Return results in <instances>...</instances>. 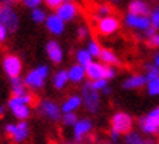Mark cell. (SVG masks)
<instances>
[{"label":"cell","instance_id":"obj_1","mask_svg":"<svg viewBox=\"0 0 159 144\" xmlns=\"http://www.w3.org/2000/svg\"><path fill=\"white\" fill-rule=\"evenodd\" d=\"M50 68L48 66H38L37 68L31 70V72L25 76V85L28 86V89H34V90H38V89H43L44 85H45V79L48 77Z\"/></svg>","mask_w":159,"mask_h":144},{"label":"cell","instance_id":"obj_2","mask_svg":"<svg viewBox=\"0 0 159 144\" xmlns=\"http://www.w3.org/2000/svg\"><path fill=\"white\" fill-rule=\"evenodd\" d=\"M82 102L86 111H89L91 114H97L99 106H101V96H99V90L93 89L91 86V83L88 82L82 86Z\"/></svg>","mask_w":159,"mask_h":144},{"label":"cell","instance_id":"obj_3","mask_svg":"<svg viewBox=\"0 0 159 144\" xmlns=\"http://www.w3.org/2000/svg\"><path fill=\"white\" fill-rule=\"evenodd\" d=\"M85 68H86V77H89V80H97V79H107V80H110L112 77H116L114 67L108 66V64H105L102 61L101 63L92 61Z\"/></svg>","mask_w":159,"mask_h":144},{"label":"cell","instance_id":"obj_4","mask_svg":"<svg viewBox=\"0 0 159 144\" xmlns=\"http://www.w3.org/2000/svg\"><path fill=\"white\" fill-rule=\"evenodd\" d=\"M139 127L145 134H149V135L159 134V106L153 108L148 115L140 118Z\"/></svg>","mask_w":159,"mask_h":144},{"label":"cell","instance_id":"obj_5","mask_svg":"<svg viewBox=\"0 0 159 144\" xmlns=\"http://www.w3.org/2000/svg\"><path fill=\"white\" fill-rule=\"evenodd\" d=\"M133 128V118L127 112H116L111 118V130L120 134H127Z\"/></svg>","mask_w":159,"mask_h":144},{"label":"cell","instance_id":"obj_6","mask_svg":"<svg viewBox=\"0 0 159 144\" xmlns=\"http://www.w3.org/2000/svg\"><path fill=\"white\" fill-rule=\"evenodd\" d=\"M6 134L9 135L13 143H24L29 135V127L25 121H19L18 124H7L5 127Z\"/></svg>","mask_w":159,"mask_h":144},{"label":"cell","instance_id":"obj_7","mask_svg":"<svg viewBox=\"0 0 159 144\" xmlns=\"http://www.w3.org/2000/svg\"><path fill=\"white\" fill-rule=\"evenodd\" d=\"M120 19L114 16V15H108V16H104V18H99L97 22V28L98 32L101 35H112L116 34L117 31L120 29Z\"/></svg>","mask_w":159,"mask_h":144},{"label":"cell","instance_id":"obj_8","mask_svg":"<svg viewBox=\"0 0 159 144\" xmlns=\"http://www.w3.org/2000/svg\"><path fill=\"white\" fill-rule=\"evenodd\" d=\"M124 24L131 29H136V31H143L145 32L148 28L152 26V22H150L149 16H145V15H136V13H129L125 15L124 18Z\"/></svg>","mask_w":159,"mask_h":144},{"label":"cell","instance_id":"obj_9","mask_svg":"<svg viewBox=\"0 0 159 144\" xmlns=\"http://www.w3.org/2000/svg\"><path fill=\"white\" fill-rule=\"evenodd\" d=\"M3 70L7 74L9 79L12 77H19L22 73V61L18 55L15 54H7L3 58Z\"/></svg>","mask_w":159,"mask_h":144},{"label":"cell","instance_id":"obj_10","mask_svg":"<svg viewBox=\"0 0 159 144\" xmlns=\"http://www.w3.org/2000/svg\"><path fill=\"white\" fill-rule=\"evenodd\" d=\"M0 22L9 29V32H15L19 26V16L9 5H6L0 10Z\"/></svg>","mask_w":159,"mask_h":144},{"label":"cell","instance_id":"obj_11","mask_svg":"<svg viewBox=\"0 0 159 144\" xmlns=\"http://www.w3.org/2000/svg\"><path fill=\"white\" fill-rule=\"evenodd\" d=\"M7 106H9L10 112L13 114L15 118H18L19 121H25L29 118V114H31V109H29V105L26 103H22L20 101H18L16 96L12 95V98L7 102Z\"/></svg>","mask_w":159,"mask_h":144},{"label":"cell","instance_id":"obj_12","mask_svg":"<svg viewBox=\"0 0 159 144\" xmlns=\"http://www.w3.org/2000/svg\"><path fill=\"white\" fill-rule=\"evenodd\" d=\"M92 121L88 118H82V120H77V122L73 125V138L76 143H82L86 135L91 134L92 131Z\"/></svg>","mask_w":159,"mask_h":144},{"label":"cell","instance_id":"obj_13","mask_svg":"<svg viewBox=\"0 0 159 144\" xmlns=\"http://www.w3.org/2000/svg\"><path fill=\"white\" fill-rule=\"evenodd\" d=\"M39 112L51 121H58L61 118V106H58L56 102L48 99H44L39 103Z\"/></svg>","mask_w":159,"mask_h":144},{"label":"cell","instance_id":"obj_14","mask_svg":"<svg viewBox=\"0 0 159 144\" xmlns=\"http://www.w3.org/2000/svg\"><path fill=\"white\" fill-rule=\"evenodd\" d=\"M64 24L66 22L57 13L50 15V16H47V19H45V26H47V29L53 35H61L63 31H64Z\"/></svg>","mask_w":159,"mask_h":144},{"label":"cell","instance_id":"obj_15","mask_svg":"<svg viewBox=\"0 0 159 144\" xmlns=\"http://www.w3.org/2000/svg\"><path fill=\"white\" fill-rule=\"evenodd\" d=\"M56 13L61 18L64 22H69V20H73L77 16V6L73 3V2H64L57 10Z\"/></svg>","mask_w":159,"mask_h":144},{"label":"cell","instance_id":"obj_16","mask_svg":"<svg viewBox=\"0 0 159 144\" xmlns=\"http://www.w3.org/2000/svg\"><path fill=\"white\" fill-rule=\"evenodd\" d=\"M45 51H47V55L54 64H60L63 61V50L60 47V44L57 41H48L47 42V47H45Z\"/></svg>","mask_w":159,"mask_h":144},{"label":"cell","instance_id":"obj_17","mask_svg":"<svg viewBox=\"0 0 159 144\" xmlns=\"http://www.w3.org/2000/svg\"><path fill=\"white\" fill-rule=\"evenodd\" d=\"M67 73H69V80L72 83H75V85L82 83L85 80V77H86V68L83 67V66H80V64H77V63L70 66Z\"/></svg>","mask_w":159,"mask_h":144},{"label":"cell","instance_id":"obj_18","mask_svg":"<svg viewBox=\"0 0 159 144\" xmlns=\"http://www.w3.org/2000/svg\"><path fill=\"white\" fill-rule=\"evenodd\" d=\"M148 83L146 80V76L143 74H133V76L127 77L123 83V87L127 89V90H136V89H140V87H143Z\"/></svg>","mask_w":159,"mask_h":144},{"label":"cell","instance_id":"obj_19","mask_svg":"<svg viewBox=\"0 0 159 144\" xmlns=\"http://www.w3.org/2000/svg\"><path fill=\"white\" fill-rule=\"evenodd\" d=\"M129 12L130 13H136V15H145V16H149L152 9L150 6L143 2V0H131L129 3Z\"/></svg>","mask_w":159,"mask_h":144},{"label":"cell","instance_id":"obj_20","mask_svg":"<svg viewBox=\"0 0 159 144\" xmlns=\"http://www.w3.org/2000/svg\"><path fill=\"white\" fill-rule=\"evenodd\" d=\"M82 96H77V95H72L69 96L66 101L63 102L61 105V112L63 114H67V112H75V111H77L79 108H80V105H82Z\"/></svg>","mask_w":159,"mask_h":144},{"label":"cell","instance_id":"obj_21","mask_svg":"<svg viewBox=\"0 0 159 144\" xmlns=\"http://www.w3.org/2000/svg\"><path fill=\"white\" fill-rule=\"evenodd\" d=\"M10 90L12 95H24L28 92V86L25 85V80L19 77H12L10 79Z\"/></svg>","mask_w":159,"mask_h":144},{"label":"cell","instance_id":"obj_22","mask_svg":"<svg viewBox=\"0 0 159 144\" xmlns=\"http://www.w3.org/2000/svg\"><path fill=\"white\" fill-rule=\"evenodd\" d=\"M99 58H101L102 63H105L108 66H118L120 64V60L117 57V54L112 50H108V48H102L101 54H99Z\"/></svg>","mask_w":159,"mask_h":144},{"label":"cell","instance_id":"obj_23","mask_svg":"<svg viewBox=\"0 0 159 144\" xmlns=\"http://www.w3.org/2000/svg\"><path fill=\"white\" fill-rule=\"evenodd\" d=\"M69 80V73L66 70H58L57 73H54L53 76V86L57 89V90H61L63 87L67 85Z\"/></svg>","mask_w":159,"mask_h":144},{"label":"cell","instance_id":"obj_24","mask_svg":"<svg viewBox=\"0 0 159 144\" xmlns=\"http://www.w3.org/2000/svg\"><path fill=\"white\" fill-rule=\"evenodd\" d=\"M92 55L91 53L88 51V50H79L76 53V63L77 64H80L83 67H86L88 64H91L92 63Z\"/></svg>","mask_w":159,"mask_h":144},{"label":"cell","instance_id":"obj_25","mask_svg":"<svg viewBox=\"0 0 159 144\" xmlns=\"http://www.w3.org/2000/svg\"><path fill=\"white\" fill-rule=\"evenodd\" d=\"M124 140H125V144H146V140H143V137L139 133H136V131L127 133Z\"/></svg>","mask_w":159,"mask_h":144},{"label":"cell","instance_id":"obj_26","mask_svg":"<svg viewBox=\"0 0 159 144\" xmlns=\"http://www.w3.org/2000/svg\"><path fill=\"white\" fill-rule=\"evenodd\" d=\"M146 80L148 82H152V80H155L156 77H159V67L158 66H155V64H148L146 66Z\"/></svg>","mask_w":159,"mask_h":144},{"label":"cell","instance_id":"obj_27","mask_svg":"<svg viewBox=\"0 0 159 144\" xmlns=\"http://www.w3.org/2000/svg\"><path fill=\"white\" fill-rule=\"evenodd\" d=\"M31 19L34 20L35 24H43V22H45L47 16H45V12H44V10H41L39 7H35V9H32V12H31Z\"/></svg>","mask_w":159,"mask_h":144},{"label":"cell","instance_id":"obj_28","mask_svg":"<svg viewBox=\"0 0 159 144\" xmlns=\"http://www.w3.org/2000/svg\"><path fill=\"white\" fill-rule=\"evenodd\" d=\"M88 51L91 53V55L92 57H98L99 58V54H101V51H102V48H101V45L95 41V39H92V41H89V44H88V48H86Z\"/></svg>","mask_w":159,"mask_h":144},{"label":"cell","instance_id":"obj_29","mask_svg":"<svg viewBox=\"0 0 159 144\" xmlns=\"http://www.w3.org/2000/svg\"><path fill=\"white\" fill-rule=\"evenodd\" d=\"M61 121L66 127H73L77 122V115L75 112H67V114H64L61 116Z\"/></svg>","mask_w":159,"mask_h":144},{"label":"cell","instance_id":"obj_30","mask_svg":"<svg viewBox=\"0 0 159 144\" xmlns=\"http://www.w3.org/2000/svg\"><path fill=\"white\" fill-rule=\"evenodd\" d=\"M112 13V9H111L110 5H107V3H104V5H99L97 7V19H99V18H104V16H108V15Z\"/></svg>","mask_w":159,"mask_h":144},{"label":"cell","instance_id":"obj_31","mask_svg":"<svg viewBox=\"0 0 159 144\" xmlns=\"http://www.w3.org/2000/svg\"><path fill=\"white\" fill-rule=\"evenodd\" d=\"M148 93H149L150 96L159 95V77H156L152 82H148Z\"/></svg>","mask_w":159,"mask_h":144},{"label":"cell","instance_id":"obj_32","mask_svg":"<svg viewBox=\"0 0 159 144\" xmlns=\"http://www.w3.org/2000/svg\"><path fill=\"white\" fill-rule=\"evenodd\" d=\"M91 86L93 87V89H97V90L102 92V89L104 87L108 86V80L107 79H97V80H91Z\"/></svg>","mask_w":159,"mask_h":144},{"label":"cell","instance_id":"obj_33","mask_svg":"<svg viewBox=\"0 0 159 144\" xmlns=\"http://www.w3.org/2000/svg\"><path fill=\"white\" fill-rule=\"evenodd\" d=\"M149 18H150V22H152V26H155V28L158 29L159 28V6H156V7L150 12Z\"/></svg>","mask_w":159,"mask_h":144},{"label":"cell","instance_id":"obj_34","mask_svg":"<svg viewBox=\"0 0 159 144\" xmlns=\"http://www.w3.org/2000/svg\"><path fill=\"white\" fill-rule=\"evenodd\" d=\"M45 2V5H47V7L51 10H57L60 6L64 3V0H44Z\"/></svg>","mask_w":159,"mask_h":144},{"label":"cell","instance_id":"obj_35","mask_svg":"<svg viewBox=\"0 0 159 144\" xmlns=\"http://www.w3.org/2000/svg\"><path fill=\"white\" fill-rule=\"evenodd\" d=\"M7 35H9V29H7L5 25L0 22V44L6 42V39H7Z\"/></svg>","mask_w":159,"mask_h":144},{"label":"cell","instance_id":"obj_36","mask_svg":"<svg viewBox=\"0 0 159 144\" xmlns=\"http://www.w3.org/2000/svg\"><path fill=\"white\" fill-rule=\"evenodd\" d=\"M76 34H77V37H79V39H85L88 35H89V29H88L86 26H79L76 31Z\"/></svg>","mask_w":159,"mask_h":144},{"label":"cell","instance_id":"obj_37","mask_svg":"<svg viewBox=\"0 0 159 144\" xmlns=\"http://www.w3.org/2000/svg\"><path fill=\"white\" fill-rule=\"evenodd\" d=\"M22 2H24V5L26 6V7H29V9H35V7H38V6L41 5L43 0H22Z\"/></svg>","mask_w":159,"mask_h":144},{"label":"cell","instance_id":"obj_38","mask_svg":"<svg viewBox=\"0 0 159 144\" xmlns=\"http://www.w3.org/2000/svg\"><path fill=\"white\" fill-rule=\"evenodd\" d=\"M156 31H158V29L155 28V26H150V28H148V29L145 31V37H146L148 39L152 38V37H153V35L156 34Z\"/></svg>","mask_w":159,"mask_h":144},{"label":"cell","instance_id":"obj_39","mask_svg":"<svg viewBox=\"0 0 159 144\" xmlns=\"http://www.w3.org/2000/svg\"><path fill=\"white\" fill-rule=\"evenodd\" d=\"M148 41H149L150 45H153V47H159V35L158 34H155L153 37H152V38H149Z\"/></svg>","mask_w":159,"mask_h":144},{"label":"cell","instance_id":"obj_40","mask_svg":"<svg viewBox=\"0 0 159 144\" xmlns=\"http://www.w3.org/2000/svg\"><path fill=\"white\" fill-rule=\"evenodd\" d=\"M110 137H111V140H112V141H117V140H118V137H120V133H117V131H114V130H111Z\"/></svg>","mask_w":159,"mask_h":144},{"label":"cell","instance_id":"obj_41","mask_svg":"<svg viewBox=\"0 0 159 144\" xmlns=\"http://www.w3.org/2000/svg\"><path fill=\"white\" fill-rule=\"evenodd\" d=\"M153 64L159 67V53H156V54L153 55Z\"/></svg>","mask_w":159,"mask_h":144},{"label":"cell","instance_id":"obj_42","mask_svg":"<svg viewBox=\"0 0 159 144\" xmlns=\"http://www.w3.org/2000/svg\"><path fill=\"white\" fill-rule=\"evenodd\" d=\"M102 93H105V95H110V93H111V87H110V86L104 87V89H102Z\"/></svg>","mask_w":159,"mask_h":144},{"label":"cell","instance_id":"obj_43","mask_svg":"<svg viewBox=\"0 0 159 144\" xmlns=\"http://www.w3.org/2000/svg\"><path fill=\"white\" fill-rule=\"evenodd\" d=\"M5 115V106H0V116Z\"/></svg>","mask_w":159,"mask_h":144},{"label":"cell","instance_id":"obj_44","mask_svg":"<svg viewBox=\"0 0 159 144\" xmlns=\"http://www.w3.org/2000/svg\"><path fill=\"white\" fill-rule=\"evenodd\" d=\"M2 7H3V5H2V3H0V10H2Z\"/></svg>","mask_w":159,"mask_h":144},{"label":"cell","instance_id":"obj_45","mask_svg":"<svg viewBox=\"0 0 159 144\" xmlns=\"http://www.w3.org/2000/svg\"><path fill=\"white\" fill-rule=\"evenodd\" d=\"M111 2H120V0H111Z\"/></svg>","mask_w":159,"mask_h":144},{"label":"cell","instance_id":"obj_46","mask_svg":"<svg viewBox=\"0 0 159 144\" xmlns=\"http://www.w3.org/2000/svg\"><path fill=\"white\" fill-rule=\"evenodd\" d=\"M5 2H6V3H7V2H10V0H5Z\"/></svg>","mask_w":159,"mask_h":144},{"label":"cell","instance_id":"obj_47","mask_svg":"<svg viewBox=\"0 0 159 144\" xmlns=\"http://www.w3.org/2000/svg\"><path fill=\"white\" fill-rule=\"evenodd\" d=\"M60 144H69V143H60Z\"/></svg>","mask_w":159,"mask_h":144},{"label":"cell","instance_id":"obj_48","mask_svg":"<svg viewBox=\"0 0 159 144\" xmlns=\"http://www.w3.org/2000/svg\"><path fill=\"white\" fill-rule=\"evenodd\" d=\"M107 144H108V143H107Z\"/></svg>","mask_w":159,"mask_h":144}]
</instances>
